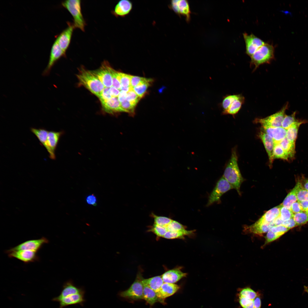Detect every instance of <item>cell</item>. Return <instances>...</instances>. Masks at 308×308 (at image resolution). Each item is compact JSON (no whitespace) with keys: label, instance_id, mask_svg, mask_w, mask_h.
Segmentation results:
<instances>
[{"label":"cell","instance_id":"obj_44","mask_svg":"<svg viewBox=\"0 0 308 308\" xmlns=\"http://www.w3.org/2000/svg\"><path fill=\"white\" fill-rule=\"evenodd\" d=\"M151 231L159 237H163L167 231L166 227L163 226L154 224L150 229Z\"/></svg>","mask_w":308,"mask_h":308},{"label":"cell","instance_id":"obj_42","mask_svg":"<svg viewBox=\"0 0 308 308\" xmlns=\"http://www.w3.org/2000/svg\"><path fill=\"white\" fill-rule=\"evenodd\" d=\"M154 219V224L161 226L167 227L173 220L167 217L152 214Z\"/></svg>","mask_w":308,"mask_h":308},{"label":"cell","instance_id":"obj_15","mask_svg":"<svg viewBox=\"0 0 308 308\" xmlns=\"http://www.w3.org/2000/svg\"><path fill=\"white\" fill-rule=\"evenodd\" d=\"M169 7L177 14L185 16L187 21H189L190 19L191 11L187 1L172 0Z\"/></svg>","mask_w":308,"mask_h":308},{"label":"cell","instance_id":"obj_12","mask_svg":"<svg viewBox=\"0 0 308 308\" xmlns=\"http://www.w3.org/2000/svg\"><path fill=\"white\" fill-rule=\"evenodd\" d=\"M245 42L246 54L251 57L265 42L253 34L243 33Z\"/></svg>","mask_w":308,"mask_h":308},{"label":"cell","instance_id":"obj_49","mask_svg":"<svg viewBox=\"0 0 308 308\" xmlns=\"http://www.w3.org/2000/svg\"><path fill=\"white\" fill-rule=\"evenodd\" d=\"M237 94L228 95L224 98L222 103V106L224 112L226 111L231 103L236 98Z\"/></svg>","mask_w":308,"mask_h":308},{"label":"cell","instance_id":"obj_19","mask_svg":"<svg viewBox=\"0 0 308 308\" xmlns=\"http://www.w3.org/2000/svg\"><path fill=\"white\" fill-rule=\"evenodd\" d=\"M180 288V286L177 284L164 282L156 293L158 297L165 302L166 298L173 295Z\"/></svg>","mask_w":308,"mask_h":308},{"label":"cell","instance_id":"obj_37","mask_svg":"<svg viewBox=\"0 0 308 308\" xmlns=\"http://www.w3.org/2000/svg\"><path fill=\"white\" fill-rule=\"evenodd\" d=\"M293 218L297 226L304 224L308 222V213L302 211L293 214Z\"/></svg>","mask_w":308,"mask_h":308},{"label":"cell","instance_id":"obj_30","mask_svg":"<svg viewBox=\"0 0 308 308\" xmlns=\"http://www.w3.org/2000/svg\"><path fill=\"white\" fill-rule=\"evenodd\" d=\"M279 144L288 155L290 159L294 157L295 153V143L291 142L285 137Z\"/></svg>","mask_w":308,"mask_h":308},{"label":"cell","instance_id":"obj_62","mask_svg":"<svg viewBox=\"0 0 308 308\" xmlns=\"http://www.w3.org/2000/svg\"><path fill=\"white\" fill-rule=\"evenodd\" d=\"M304 291L306 292L308 295V287L306 286H304Z\"/></svg>","mask_w":308,"mask_h":308},{"label":"cell","instance_id":"obj_40","mask_svg":"<svg viewBox=\"0 0 308 308\" xmlns=\"http://www.w3.org/2000/svg\"><path fill=\"white\" fill-rule=\"evenodd\" d=\"M110 69L112 77V86L120 90L121 87L120 72L115 70L111 66Z\"/></svg>","mask_w":308,"mask_h":308},{"label":"cell","instance_id":"obj_43","mask_svg":"<svg viewBox=\"0 0 308 308\" xmlns=\"http://www.w3.org/2000/svg\"><path fill=\"white\" fill-rule=\"evenodd\" d=\"M293 214L290 210L281 204L279 216L283 221H286L293 218Z\"/></svg>","mask_w":308,"mask_h":308},{"label":"cell","instance_id":"obj_24","mask_svg":"<svg viewBox=\"0 0 308 308\" xmlns=\"http://www.w3.org/2000/svg\"><path fill=\"white\" fill-rule=\"evenodd\" d=\"M187 275V273L182 272L179 269H175L166 272L162 275V277L164 282L174 283L185 277Z\"/></svg>","mask_w":308,"mask_h":308},{"label":"cell","instance_id":"obj_11","mask_svg":"<svg viewBox=\"0 0 308 308\" xmlns=\"http://www.w3.org/2000/svg\"><path fill=\"white\" fill-rule=\"evenodd\" d=\"M63 133L62 131L56 132L52 131L48 132L47 140L44 147L48 152L50 158L52 160L56 159L55 150L60 137Z\"/></svg>","mask_w":308,"mask_h":308},{"label":"cell","instance_id":"obj_56","mask_svg":"<svg viewBox=\"0 0 308 308\" xmlns=\"http://www.w3.org/2000/svg\"><path fill=\"white\" fill-rule=\"evenodd\" d=\"M290 210L293 214L298 213L303 211L299 202L297 201L292 204Z\"/></svg>","mask_w":308,"mask_h":308},{"label":"cell","instance_id":"obj_23","mask_svg":"<svg viewBox=\"0 0 308 308\" xmlns=\"http://www.w3.org/2000/svg\"><path fill=\"white\" fill-rule=\"evenodd\" d=\"M101 103L103 110L107 113L113 114L123 112L117 97H112Z\"/></svg>","mask_w":308,"mask_h":308},{"label":"cell","instance_id":"obj_57","mask_svg":"<svg viewBox=\"0 0 308 308\" xmlns=\"http://www.w3.org/2000/svg\"><path fill=\"white\" fill-rule=\"evenodd\" d=\"M282 225L289 229L297 226L293 217L288 220L283 221Z\"/></svg>","mask_w":308,"mask_h":308},{"label":"cell","instance_id":"obj_53","mask_svg":"<svg viewBox=\"0 0 308 308\" xmlns=\"http://www.w3.org/2000/svg\"><path fill=\"white\" fill-rule=\"evenodd\" d=\"M289 230V229L282 225H280L273 226L270 230L274 232L280 234L282 235Z\"/></svg>","mask_w":308,"mask_h":308},{"label":"cell","instance_id":"obj_18","mask_svg":"<svg viewBox=\"0 0 308 308\" xmlns=\"http://www.w3.org/2000/svg\"><path fill=\"white\" fill-rule=\"evenodd\" d=\"M271 137L275 144L279 143L286 137L287 130L282 127H274L262 126V129Z\"/></svg>","mask_w":308,"mask_h":308},{"label":"cell","instance_id":"obj_8","mask_svg":"<svg viewBox=\"0 0 308 308\" xmlns=\"http://www.w3.org/2000/svg\"><path fill=\"white\" fill-rule=\"evenodd\" d=\"M49 242L46 238L25 241L18 245L7 250L6 252L27 250L37 252L45 244Z\"/></svg>","mask_w":308,"mask_h":308},{"label":"cell","instance_id":"obj_1","mask_svg":"<svg viewBox=\"0 0 308 308\" xmlns=\"http://www.w3.org/2000/svg\"><path fill=\"white\" fill-rule=\"evenodd\" d=\"M223 176L231 185L233 189L240 194V188L244 181L238 164V157L235 149L232 151L230 159L224 170Z\"/></svg>","mask_w":308,"mask_h":308},{"label":"cell","instance_id":"obj_50","mask_svg":"<svg viewBox=\"0 0 308 308\" xmlns=\"http://www.w3.org/2000/svg\"><path fill=\"white\" fill-rule=\"evenodd\" d=\"M120 75L121 87L131 86V75L120 72Z\"/></svg>","mask_w":308,"mask_h":308},{"label":"cell","instance_id":"obj_10","mask_svg":"<svg viewBox=\"0 0 308 308\" xmlns=\"http://www.w3.org/2000/svg\"><path fill=\"white\" fill-rule=\"evenodd\" d=\"M65 55V53L61 49L55 40L51 47L48 63L43 71L42 75L44 76L49 75L52 68L55 63L60 58Z\"/></svg>","mask_w":308,"mask_h":308},{"label":"cell","instance_id":"obj_26","mask_svg":"<svg viewBox=\"0 0 308 308\" xmlns=\"http://www.w3.org/2000/svg\"><path fill=\"white\" fill-rule=\"evenodd\" d=\"M244 97L242 94H237L236 98L231 103L228 109L223 112V114L232 115L236 114L240 109L244 103Z\"/></svg>","mask_w":308,"mask_h":308},{"label":"cell","instance_id":"obj_55","mask_svg":"<svg viewBox=\"0 0 308 308\" xmlns=\"http://www.w3.org/2000/svg\"><path fill=\"white\" fill-rule=\"evenodd\" d=\"M297 183L302 188L308 191V178L303 177L299 178Z\"/></svg>","mask_w":308,"mask_h":308},{"label":"cell","instance_id":"obj_52","mask_svg":"<svg viewBox=\"0 0 308 308\" xmlns=\"http://www.w3.org/2000/svg\"><path fill=\"white\" fill-rule=\"evenodd\" d=\"M282 235L278 233L274 232L270 230L267 233L266 237L265 244L272 242L280 237Z\"/></svg>","mask_w":308,"mask_h":308},{"label":"cell","instance_id":"obj_21","mask_svg":"<svg viewBox=\"0 0 308 308\" xmlns=\"http://www.w3.org/2000/svg\"><path fill=\"white\" fill-rule=\"evenodd\" d=\"M259 137L262 140L267 153L270 165L271 166L274 159L273 156V150L275 145L274 141L271 137L262 129L261 130L259 133Z\"/></svg>","mask_w":308,"mask_h":308},{"label":"cell","instance_id":"obj_39","mask_svg":"<svg viewBox=\"0 0 308 308\" xmlns=\"http://www.w3.org/2000/svg\"><path fill=\"white\" fill-rule=\"evenodd\" d=\"M298 202L308 200V191L302 188L297 183L294 187Z\"/></svg>","mask_w":308,"mask_h":308},{"label":"cell","instance_id":"obj_29","mask_svg":"<svg viewBox=\"0 0 308 308\" xmlns=\"http://www.w3.org/2000/svg\"><path fill=\"white\" fill-rule=\"evenodd\" d=\"M281 204L266 212L259 220L267 223H271L279 216Z\"/></svg>","mask_w":308,"mask_h":308},{"label":"cell","instance_id":"obj_54","mask_svg":"<svg viewBox=\"0 0 308 308\" xmlns=\"http://www.w3.org/2000/svg\"><path fill=\"white\" fill-rule=\"evenodd\" d=\"M86 203L89 205L96 206L97 205V199L94 194L88 195L86 199Z\"/></svg>","mask_w":308,"mask_h":308},{"label":"cell","instance_id":"obj_58","mask_svg":"<svg viewBox=\"0 0 308 308\" xmlns=\"http://www.w3.org/2000/svg\"><path fill=\"white\" fill-rule=\"evenodd\" d=\"M127 92L122 90L120 91V93L117 98L120 103H121L126 100Z\"/></svg>","mask_w":308,"mask_h":308},{"label":"cell","instance_id":"obj_63","mask_svg":"<svg viewBox=\"0 0 308 308\" xmlns=\"http://www.w3.org/2000/svg\"><path fill=\"white\" fill-rule=\"evenodd\" d=\"M307 213H308V212Z\"/></svg>","mask_w":308,"mask_h":308},{"label":"cell","instance_id":"obj_3","mask_svg":"<svg viewBox=\"0 0 308 308\" xmlns=\"http://www.w3.org/2000/svg\"><path fill=\"white\" fill-rule=\"evenodd\" d=\"M275 49L272 44L265 43L250 57V64L255 70L260 65L270 64L275 58Z\"/></svg>","mask_w":308,"mask_h":308},{"label":"cell","instance_id":"obj_38","mask_svg":"<svg viewBox=\"0 0 308 308\" xmlns=\"http://www.w3.org/2000/svg\"><path fill=\"white\" fill-rule=\"evenodd\" d=\"M296 112L289 115H285L282 121L281 127L286 129H288L293 123L299 119L295 117Z\"/></svg>","mask_w":308,"mask_h":308},{"label":"cell","instance_id":"obj_41","mask_svg":"<svg viewBox=\"0 0 308 308\" xmlns=\"http://www.w3.org/2000/svg\"><path fill=\"white\" fill-rule=\"evenodd\" d=\"M141 98L134 92L133 88H131L127 92L126 100L135 106L136 105Z\"/></svg>","mask_w":308,"mask_h":308},{"label":"cell","instance_id":"obj_51","mask_svg":"<svg viewBox=\"0 0 308 308\" xmlns=\"http://www.w3.org/2000/svg\"><path fill=\"white\" fill-rule=\"evenodd\" d=\"M112 97L110 90V88L105 87L98 98L102 103L110 99Z\"/></svg>","mask_w":308,"mask_h":308},{"label":"cell","instance_id":"obj_31","mask_svg":"<svg viewBox=\"0 0 308 308\" xmlns=\"http://www.w3.org/2000/svg\"><path fill=\"white\" fill-rule=\"evenodd\" d=\"M31 131L37 137L41 145L44 146L47 140L49 131L43 128L31 127Z\"/></svg>","mask_w":308,"mask_h":308},{"label":"cell","instance_id":"obj_59","mask_svg":"<svg viewBox=\"0 0 308 308\" xmlns=\"http://www.w3.org/2000/svg\"><path fill=\"white\" fill-rule=\"evenodd\" d=\"M110 90L112 97H117L120 92L119 90L113 86L110 88Z\"/></svg>","mask_w":308,"mask_h":308},{"label":"cell","instance_id":"obj_28","mask_svg":"<svg viewBox=\"0 0 308 308\" xmlns=\"http://www.w3.org/2000/svg\"><path fill=\"white\" fill-rule=\"evenodd\" d=\"M143 284L156 292L164 283L162 276H158L147 279H143Z\"/></svg>","mask_w":308,"mask_h":308},{"label":"cell","instance_id":"obj_60","mask_svg":"<svg viewBox=\"0 0 308 308\" xmlns=\"http://www.w3.org/2000/svg\"><path fill=\"white\" fill-rule=\"evenodd\" d=\"M301 206L302 210L308 212V200L299 202Z\"/></svg>","mask_w":308,"mask_h":308},{"label":"cell","instance_id":"obj_4","mask_svg":"<svg viewBox=\"0 0 308 308\" xmlns=\"http://www.w3.org/2000/svg\"><path fill=\"white\" fill-rule=\"evenodd\" d=\"M62 6L67 10L73 18L75 28L84 32L86 23L82 15L80 0H68L62 3Z\"/></svg>","mask_w":308,"mask_h":308},{"label":"cell","instance_id":"obj_32","mask_svg":"<svg viewBox=\"0 0 308 308\" xmlns=\"http://www.w3.org/2000/svg\"><path fill=\"white\" fill-rule=\"evenodd\" d=\"M273 159H280L288 160L290 159L288 155L279 143L275 144L273 150Z\"/></svg>","mask_w":308,"mask_h":308},{"label":"cell","instance_id":"obj_2","mask_svg":"<svg viewBox=\"0 0 308 308\" xmlns=\"http://www.w3.org/2000/svg\"><path fill=\"white\" fill-rule=\"evenodd\" d=\"M77 76L80 84L99 97L105 87L91 71L82 68Z\"/></svg>","mask_w":308,"mask_h":308},{"label":"cell","instance_id":"obj_48","mask_svg":"<svg viewBox=\"0 0 308 308\" xmlns=\"http://www.w3.org/2000/svg\"><path fill=\"white\" fill-rule=\"evenodd\" d=\"M239 301L243 308H255L254 300L238 296Z\"/></svg>","mask_w":308,"mask_h":308},{"label":"cell","instance_id":"obj_5","mask_svg":"<svg viewBox=\"0 0 308 308\" xmlns=\"http://www.w3.org/2000/svg\"><path fill=\"white\" fill-rule=\"evenodd\" d=\"M288 108V103L284 105L281 109L274 114L264 118H256L254 122L260 124L262 126L277 127H281L282 121Z\"/></svg>","mask_w":308,"mask_h":308},{"label":"cell","instance_id":"obj_34","mask_svg":"<svg viewBox=\"0 0 308 308\" xmlns=\"http://www.w3.org/2000/svg\"><path fill=\"white\" fill-rule=\"evenodd\" d=\"M194 231L187 230H186L182 231L177 232H171L167 231L163 238L168 239L183 238L185 235H189L192 234Z\"/></svg>","mask_w":308,"mask_h":308},{"label":"cell","instance_id":"obj_61","mask_svg":"<svg viewBox=\"0 0 308 308\" xmlns=\"http://www.w3.org/2000/svg\"><path fill=\"white\" fill-rule=\"evenodd\" d=\"M283 222L281 219L280 216H279L273 222L275 226H277L282 225Z\"/></svg>","mask_w":308,"mask_h":308},{"label":"cell","instance_id":"obj_9","mask_svg":"<svg viewBox=\"0 0 308 308\" xmlns=\"http://www.w3.org/2000/svg\"><path fill=\"white\" fill-rule=\"evenodd\" d=\"M108 62L104 61L101 66L95 70L91 71L99 80L105 87L110 88L112 86V80Z\"/></svg>","mask_w":308,"mask_h":308},{"label":"cell","instance_id":"obj_27","mask_svg":"<svg viewBox=\"0 0 308 308\" xmlns=\"http://www.w3.org/2000/svg\"><path fill=\"white\" fill-rule=\"evenodd\" d=\"M306 121L304 120L299 119L287 129L286 137L289 141L295 143L299 127L301 124L305 123Z\"/></svg>","mask_w":308,"mask_h":308},{"label":"cell","instance_id":"obj_46","mask_svg":"<svg viewBox=\"0 0 308 308\" xmlns=\"http://www.w3.org/2000/svg\"><path fill=\"white\" fill-rule=\"evenodd\" d=\"M166 227L167 231L171 232L182 231L185 230L182 225L173 220Z\"/></svg>","mask_w":308,"mask_h":308},{"label":"cell","instance_id":"obj_6","mask_svg":"<svg viewBox=\"0 0 308 308\" xmlns=\"http://www.w3.org/2000/svg\"><path fill=\"white\" fill-rule=\"evenodd\" d=\"M141 277H137L135 280L127 289L120 292L119 295L125 298L133 300L143 299V285Z\"/></svg>","mask_w":308,"mask_h":308},{"label":"cell","instance_id":"obj_47","mask_svg":"<svg viewBox=\"0 0 308 308\" xmlns=\"http://www.w3.org/2000/svg\"><path fill=\"white\" fill-rule=\"evenodd\" d=\"M120 104L123 112L128 113L131 116L134 115L135 106L131 104L127 100L121 103Z\"/></svg>","mask_w":308,"mask_h":308},{"label":"cell","instance_id":"obj_16","mask_svg":"<svg viewBox=\"0 0 308 308\" xmlns=\"http://www.w3.org/2000/svg\"><path fill=\"white\" fill-rule=\"evenodd\" d=\"M275 226L273 222L267 223L258 220L254 223L244 228V230L260 236L268 232L273 226Z\"/></svg>","mask_w":308,"mask_h":308},{"label":"cell","instance_id":"obj_7","mask_svg":"<svg viewBox=\"0 0 308 308\" xmlns=\"http://www.w3.org/2000/svg\"><path fill=\"white\" fill-rule=\"evenodd\" d=\"M232 189L231 185L223 176L218 181L210 195L207 206L219 201L221 197L224 193Z\"/></svg>","mask_w":308,"mask_h":308},{"label":"cell","instance_id":"obj_25","mask_svg":"<svg viewBox=\"0 0 308 308\" xmlns=\"http://www.w3.org/2000/svg\"><path fill=\"white\" fill-rule=\"evenodd\" d=\"M143 298L146 301L152 306L155 303L159 302L163 304L165 302L159 299L157 296L156 292L147 286L143 285Z\"/></svg>","mask_w":308,"mask_h":308},{"label":"cell","instance_id":"obj_45","mask_svg":"<svg viewBox=\"0 0 308 308\" xmlns=\"http://www.w3.org/2000/svg\"><path fill=\"white\" fill-rule=\"evenodd\" d=\"M152 81L153 80L151 78L131 75V86L133 88L142 83Z\"/></svg>","mask_w":308,"mask_h":308},{"label":"cell","instance_id":"obj_14","mask_svg":"<svg viewBox=\"0 0 308 308\" xmlns=\"http://www.w3.org/2000/svg\"><path fill=\"white\" fill-rule=\"evenodd\" d=\"M9 257L17 259L25 263L34 262L39 260L37 252L23 250L6 252Z\"/></svg>","mask_w":308,"mask_h":308},{"label":"cell","instance_id":"obj_36","mask_svg":"<svg viewBox=\"0 0 308 308\" xmlns=\"http://www.w3.org/2000/svg\"><path fill=\"white\" fill-rule=\"evenodd\" d=\"M153 81L142 83L133 88V89L136 94L141 98L145 94L147 89L150 86Z\"/></svg>","mask_w":308,"mask_h":308},{"label":"cell","instance_id":"obj_20","mask_svg":"<svg viewBox=\"0 0 308 308\" xmlns=\"http://www.w3.org/2000/svg\"><path fill=\"white\" fill-rule=\"evenodd\" d=\"M85 292L72 295L59 299L56 301L60 303L59 308L64 307L70 305L80 304L81 305L85 301L84 298Z\"/></svg>","mask_w":308,"mask_h":308},{"label":"cell","instance_id":"obj_22","mask_svg":"<svg viewBox=\"0 0 308 308\" xmlns=\"http://www.w3.org/2000/svg\"><path fill=\"white\" fill-rule=\"evenodd\" d=\"M84 292L82 288L76 286L72 281H69L64 283L60 295L53 299V300H57L68 296Z\"/></svg>","mask_w":308,"mask_h":308},{"label":"cell","instance_id":"obj_33","mask_svg":"<svg viewBox=\"0 0 308 308\" xmlns=\"http://www.w3.org/2000/svg\"><path fill=\"white\" fill-rule=\"evenodd\" d=\"M297 201L295 189L294 188L288 193L281 204L284 207L290 210L292 204Z\"/></svg>","mask_w":308,"mask_h":308},{"label":"cell","instance_id":"obj_35","mask_svg":"<svg viewBox=\"0 0 308 308\" xmlns=\"http://www.w3.org/2000/svg\"><path fill=\"white\" fill-rule=\"evenodd\" d=\"M258 295L257 293L249 287L241 289L238 294V296L250 299H254Z\"/></svg>","mask_w":308,"mask_h":308},{"label":"cell","instance_id":"obj_13","mask_svg":"<svg viewBox=\"0 0 308 308\" xmlns=\"http://www.w3.org/2000/svg\"><path fill=\"white\" fill-rule=\"evenodd\" d=\"M67 27L57 37V41L60 47L66 53L71 40L72 34L75 28L73 23L68 22Z\"/></svg>","mask_w":308,"mask_h":308},{"label":"cell","instance_id":"obj_17","mask_svg":"<svg viewBox=\"0 0 308 308\" xmlns=\"http://www.w3.org/2000/svg\"><path fill=\"white\" fill-rule=\"evenodd\" d=\"M133 8V3L129 0H121L116 5L112 13L116 17H124L128 15Z\"/></svg>","mask_w":308,"mask_h":308}]
</instances>
